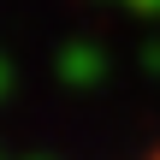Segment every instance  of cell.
<instances>
[{
    "label": "cell",
    "instance_id": "cell-1",
    "mask_svg": "<svg viewBox=\"0 0 160 160\" xmlns=\"http://www.w3.org/2000/svg\"><path fill=\"white\" fill-rule=\"evenodd\" d=\"M154 160H160V154H154Z\"/></svg>",
    "mask_w": 160,
    "mask_h": 160
}]
</instances>
